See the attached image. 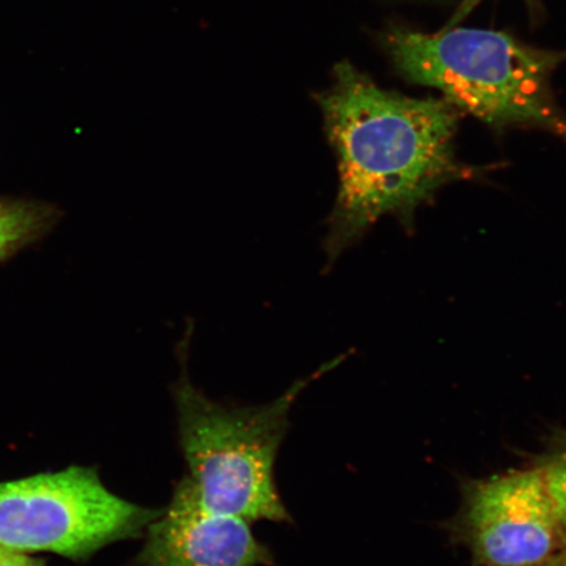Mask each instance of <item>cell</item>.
Returning a JSON list of instances; mask_svg holds the SVG:
<instances>
[{"instance_id":"obj_1","label":"cell","mask_w":566,"mask_h":566,"mask_svg":"<svg viewBox=\"0 0 566 566\" xmlns=\"http://www.w3.org/2000/svg\"><path fill=\"white\" fill-rule=\"evenodd\" d=\"M316 101L339 172L324 243L328 265L380 218L398 217L409 228L438 190L473 172L457 158L459 111L444 98L386 91L344 62Z\"/></svg>"},{"instance_id":"obj_2","label":"cell","mask_w":566,"mask_h":566,"mask_svg":"<svg viewBox=\"0 0 566 566\" xmlns=\"http://www.w3.org/2000/svg\"><path fill=\"white\" fill-rule=\"evenodd\" d=\"M387 45L408 82L440 91L458 111L495 129L541 127L566 142V117L551 90L565 52L544 51L504 32L454 27L430 34L395 31Z\"/></svg>"},{"instance_id":"obj_3","label":"cell","mask_w":566,"mask_h":566,"mask_svg":"<svg viewBox=\"0 0 566 566\" xmlns=\"http://www.w3.org/2000/svg\"><path fill=\"white\" fill-rule=\"evenodd\" d=\"M193 323L177 357L181 373L172 386L179 446L198 497L211 511L251 525L293 523L275 484L274 465L298 396L324 371L303 378L269 405L242 407L212 400L190 380L188 357Z\"/></svg>"},{"instance_id":"obj_4","label":"cell","mask_w":566,"mask_h":566,"mask_svg":"<svg viewBox=\"0 0 566 566\" xmlns=\"http://www.w3.org/2000/svg\"><path fill=\"white\" fill-rule=\"evenodd\" d=\"M161 513L118 497L94 467L71 465L0 483V549L84 562L139 539Z\"/></svg>"},{"instance_id":"obj_5","label":"cell","mask_w":566,"mask_h":566,"mask_svg":"<svg viewBox=\"0 0 566 566\" xmlns=\"http://www.w3.org/2000/svg\"><path fill=\"white\" fill-rule=\"evenodd\" d=\"M473 554L486 566H543L565 534L541 470L479 484L467 505Z\"/></svg>"},{"instance_id":"obj_6","label":"cell","mask_w":566,"mask_h":566,"mask_svg":"<svg viewBox=\"0 0 566 566\" xmlns=\"http://www.w3.org/2000/svg\"><path fill=\"white\" fill-rule=\"evenodd\" d=\"M146 542L127 566H274L271 548L251 523L211 511L188 476L175 484L171 502L147 527Z\"/></svg>"},{"instance_id":"obj_7","label":"cell","mask_w":566,"mask_h":566,"mask_svg":"<svg viewBox=\"0 0 566 566\" xmlns=\"http://www.w3.org/2000/svg\"><path fill=\"white\" fill-rule=\"evenodd\" d=\"M60 218L54 205L0 198V263L44 238Z\"/></svg>"},{"instance_id":"obj_8","label":"cell","mask_w":566,"mask_h":566,"mask_svg":"<svg viewBox=\"0 0 566 566\" xmlns=\"http://www.w3.org/2000/svg\"><path fill=\"white\" fill-rule=\"evenodd\" d=\"M541 471L566 536V450L552 458Z\"/></svg>"},{"instance_id":"obj_9","label":"cell","mask_w":566,"mask_h":566,"mask_svg":"<svg viewBox=\"0 0 566 566\" xmlns=\"http://www.w3.org/2000/svg\"><path fill=\"white\" fill-rule=\"evenodd\" d=\"M0 566H45V562L23 552L0 549Z\"/></svg>"},{"instance_id":"obj_10","label":"cell","mask_w":566,"mask_h":566,"mask_svg":"<svg viewBox=\"0 0 566 566\" xmlns=\"http://www.w3.org/2000/svg\"><path fill=\"white\" fill-rule=\"evenodd\" d=\"M480 2H483V0H463V3L460 4L455 15L451 18L448 27H454L457 23H459V21L469 15V13L472 12V10L475 9Z\"/></svg>"},{"instance_id":"obj_11","label":"cell","mask_w":566,"mask_h":566,"mask_svg":"<svg viewBox=\"0 0 566 566\" xmlns=\"http://www.w3.org/2000/svg\"><path fill=\"white\" fill-rule=\"evenodd\" d=\"M558 566H566V560H564L562 564H558Z\"/></svg>"}]
</instances>
